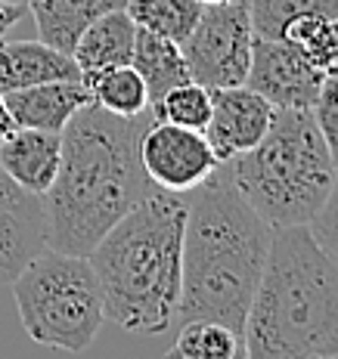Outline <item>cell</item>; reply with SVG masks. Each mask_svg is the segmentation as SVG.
I'll use <instances>...</instances> for the list:
<instances>
[{"label": "cell", "instance_id": "6da1fadb", "mask_svg": "<svg viewBox=\"0 0 338 359\" xmlns=\"http://www.w3.org/2000/svg\"><path fill=\"white\" fill-rule=\"evenodd\" d=\"M159 118L149 106L122 118L96 102L81 106L63 127V158L44 192L47 248L87 257L93 245L159 186L140 158L146 127Z\"/></svg>", "mask_w": 338, "mask_h": 359}, {"label": "cell", "instance_id": "7a4b0ae2", "mask_svg": "<svg viewBox=\"0 0 338 359\" xmlns=\"http://www.w3.org/2000/svg\"><path fill=\"white\" fill-rule=\"evenodd\" d=\"M183 266L174 323L212 319L242 338L273 226L242 198L227 161L217 164L208 180L183 192Z\"/></svg>", "mask_w": 338, "mask_h": 359}, {"label": "cell", "instance_id": "3957f363", "mask_svg": "<svg viewBox=\"0 0 338 359\" xmlns=\"http://www.w3.org/2000/svg\"><path fill=\"white\" fill-rule=\"evenodd\" d=\"M252 359H338V266L311 226H276L242 328Z\"/></svg>", "mask_w": 338, "mask_h": 359}, {"label": "cell", "instance_id": "277c9868", "mask_svg": "<svg viewBox=\"0 0 338 359\" xmlns=\"http://www.w3.org/2000/svg\"><path fill=\"white\" fill-rule=\"evenodd\" d=\"M183 192L155 189L87 254L103 288V316L131 334L174 325L183 266Z\"/></svg>", "mask_w": 338, "mask_h": 359}, {"label": "cell", "instance_id": "5b68a950", "mask_svg": "<svg viewBox=\"0 0 338 359\" xmlns=\"http://www.w3.org/2000/svg\"><path fill=\"white\" fill-rule=\"evenodd\" d=\"M227 164L242 198L273 229L311 223L338 177L311 109H276L261 143Z\"/></svg>", "mask_w": 338, "mask_h": 359}, {"label": "cell", "instance_id": "8992f818", "mask_svg": "<svg viewBox=\"0 0 338 359\" xmlns=\"http://www.w3.org/2000/svg\"><path fill=\"white\" fill-rule=\"evenodd\" d=\"M25 334L41 347L84 353L103 328V288L81 254L44 248L10 282Z\"/></svg>", "mask_w": 338, "mask_h": 359}, {"label": "cell", "instance_id": "52a82bcc", "mask_svg": "<svg viewBox=\"0 0 338 359\" xmlns=\"http://www.w3.org/2000/svg\"><path fill=\"white\" fill-rule=\"evenodd\" d=\"M252 16L249 0H227V4H205L193 25L190 37L180 43L190 78L196 84L236 87L245 84L252 62Z\"/></svg>", "mask_w": 338, "mask_h": 359}, {"label": "cell", "instance_id": "ba28073f", "mask_svg": "<svg viewBox=\"0 0 338 359\" xmlns=\"http://www.w3.org/2000/svg\"><path fill=\"white\" fill-rule=\"evenodd\" d=\"M140 158L149 180L168 192H190L193 186L212 177L221 164L214 149L208 146L205 133L171 124L164 118H155L146 127L140 143Z\"/></svg>", "mask_w": 338, "mask_h": 359}, {"label": "cell", "instance_id": "9c48e42d", "mask_svg": "<svg viewBox=\"0 0 338 359\" xmlns=\"http://www.w3.org/2000/svg\"><path fill=\"white\" fill-rule=\"evenodd\" d=\"M323 78L326 74L285 37L254 34L245 87L258 90L276 109H311Z\"/></svg>", "mask_w": 338, "mask_h": 359}, {"label": "cell", "instance_id": "30bf717a", "mask_svg": "<svg viewBox=\"0 0 338 359\" xmlns=\"http://www.w3.org/2000/svg\"><path fill=\"white\" fill-rule=\"evenodd\" d=\"M276 106L267 102L258 90L236 84V87H214L212 90V118L205 124V140L214 149L217 161H233L252 146L261 143Z\"/></svg>", "mask_w": 338, "mask_h": 359}, {"label": "cell", "instance_id": "8fae6325", "mask_svg": "<svg viewBox=\"0 0 338 359\" xmlns=\"http://www.w3.org/2000/svg\"><path fill=\"white\" fill-rule=\"evenodd\" d=\"M47 248L44 196L22 189L0 170V285H10L25 264Z\"/></svg>", "mask_w": 338, "mask_h": 359}, {"label": "cell", "instance_id": "7c38bea8", "mask_svg": "<svg viewBox=\"0 0 338 359\" xmlns=\"http://www.w3.org/2000/svg\"><path fill=\"white\" fill-rule=\"evenodd\" d=\"M59 158H63V133L56 130L13 127L0 137V170L34 196H44L53 186Z\"/></svg>", "mask_w": 338, "mask_h": 359}, {"label": "cell", "instance_id": "4fadbf2b", "mask_svg": "<svg viewBox=\"0 0 338 359\" xmlns=\"http://www.w3.org/2000/svg\"><path fill=\"white\" fill-rule=\"evenodd\" d=\"M87 102L90 90L81 81H50V84H34L4 93V106L16 127H37V130L56 133H63L69 118Z\"/></svg>", "mask_w": 338, "mask_h": 359}, {"label": "cell", "instance_id": "5bb4252c", "mask_svg": "<svg viewBox=\"0 0 338 359\" xmlns=\"http://www.w3.org/2000/svg\"><path fill=\"white\" fill-rule=\"evenodd\" d=\"M50 81H81L78 62L44 41H0V93Z\"/></svg>", "mask_w": 338, "mask_h": 359}, {"label": "cell", "instance_id": "9a60e30c", "mask_svg": "<svg viewBox=\"0 0 338 359\" xmlns=\"http://www.w3.org/2000/svg\"><path fill=\"white\" fill-rule=\"evenodd\" d=\"M124 4L127 0H25L37 37L69 56L90 22L109 10H122Z\"/></svg>", "mask_w": 338, "mask_h": 359}, {"label": "cell", "instance_id": "2e32d148", "mask_svg": "<svg viewBox=\"0 0 338 359\" xmlns=\"http://www.w3.org/2000/svg\"><path fill=\"white\" fill-rule=\"evenodd\" d=\"M134 37L137 25L127 16V10H109L100 19H93L84 28L72 50V59L78 62L81 74L112 69V65H127L134 56Z\"/></svg>", "mask_w": 338, "mask_h": 359}, {"label": "cell", "instance_id": "e0dca14e", "mask_svg": "<svg viewBox=\"0 0 338 359\" xmlns=\"http://www.w3.org/2000/svg\"><path fill=\"white\" fill-rule=\"evenodd\" d=\"M131 65L140 72L143 84L149 90V106L152 109L159 106L162 96L168 93L171 87L183 84V81H193L190 69H186V59L180 53V43L146 32V28H137Z\"/></svg>", "mask_w": 338, "mask_h": 359}, {"label": "cell", "instance_id": "ac0fdd59", "mask_svg": "<svg viewBox=\"0 0 338 359\" xmlns=\"http://www.w3.org/2000/svg\"><path fill=\"white\" fill-rule=\"evenodd\" d=\"M81 84L90 90V102H96V106L112 111V115L131 118L149 109V90L131 62L100 69V72H87V74H81Z\"/></svg>", "mask_w": 338, "mask_h": 359}, {"label": "cell", "instance_id": "d6986e66", "mask_svg": "<svg viewBox=\"0 0 338 359\" xmlns=\"http://www.w3.org/2000/svg\"><path fill=\"white\" fill-rule=\"evenodd\" d=\"M124 10L137 28L183 43L196 25L202 4H196V0H127Z\"/></svg>", "mask_w": 338, "mask_h": 359}, {"label": "cell", "instance_id": "ffe728a7", "mask_svg": "<svg viewBox=\"0 0 338 359\" xmlns=\"http://www.w3.org/2000/svg\"><path fill=\"white\" fill-rule=\"evenodd\" d=\"M242 350V338L233 328L212 319H190L180 325L177 341L168 347L171 359H233Z\"/></svg>", "mask_w": 338, "mask_h": 359}, {"label": "cell", "instance_id": "44dd1931", "mask_svg": "<svg viewBox=\"0 0 338 359\" xmlns=\"http://www.w3.org/2000/svg\"><path fill=\"white\" fill-rule=\"evenodd\" d=\"M285 41L295 43L323 74L338 72V16L311 13L295 19L285 28Z\"/></svg>", "mask_w": 338, "mask_h": 359}, {"label": "cell", "instance_id": "7402d4cb", "mask_svg": "<svg viewBox=\"0 0 338 359\" xmlns=\"http://www.w3.org/2000/svg\"><path fill=\"white\" fill-rule=\"evenodd\" d=\"M311 13L338 16V0H249L252 32L258 37H285L292 22Z\"/></svg>", "mask_w": 338, "mask_h": 359}, {"label": "cell", "instance_id": "603a6c76", "mask_svg": "<svg viewBox=\"0 0 338 359\" xmlns=\"http://www.w3.org/2000/svg\"><path fill=\"white\" fill-rule=\"evenodd\" d=\"M159 118L180 127H193V130H205L208 118H212V90L196 84V81H183V84L171 87L155 106Z\"/></svg>", "mask_w": 338, "mask_h": 359}, {"label": "cell", "instance_id": "cb8c5ba5", "mask_svg": "<svg viewBox=\"0 0 338 359\" xmlns=\"http://www.w3.org/2000/svg\"><path fill=\"white\" fill-rule=\"evenodd\" d=\"M311 115L317 121L323 140L329 146V155H332L335 168H338V72H329L320 84V93L311 106Z\"/></svg>", "mask_w": 338, "mask_h": 359}, {"label": "cell", "instance_id": "d4e9b609", "mask_svg": "<svg viewBox=\"0 0 338 359\" xmlns=\"http://www.w3.org/2000/svg\"><path fill=\"white\" fill-rule=\"evenodd\" d=\"M311 233L313 238L320 242V248L329 254V257L335 260V266H338V177H335V183H332V192H329V198L323 201V208L317 211V217H313L311 223Z\"/></svg>", "mask_w": 338, "mask_h": 359}, {"label": "cell", "instance_id": "484cf974", "mask_svg": "<svg viewBox=\"0 0 338 359\" xmlns=\"http://www.w3.org/2000/svg\"><path fill=\"white\" fill-rule=\"evenodd\" d=\"M28 13V6L25 4H16V0H0V41L6 37V32H10L13 25L22 19ZM13 118H10V111H6V106H4V93H0V137L4 133H10L13 130Z\"/></svg>", "mask_w": 338, "mask_h": 359}, {"label": "cell", "instance_id": "4316f807", "mask_svg": "<svg viewBox=\"0 0 338 359\" xmlns=\"http://www.w3.org/2000/svg\"><path fill=\"white\" fill-rule=\"evenodd\" d=\"M196 4L205 6V4H227V0H196Z\"/></svg>", "mask_w": 338, "mask_h": 359}, {"label": "cell", "instance_id": "83f0119b", "mask_svg": "<svg viewBox=\"0 0 338 359\" xmlns=\"http://www.w3.org/2000/svg\"><path fill=\"white\" fill-rule=\"evenodd\" d=\"M16 4H25V0H16Z\"/></svg>", "mask_w": 338, "mask_h": 359}]
</instances>
